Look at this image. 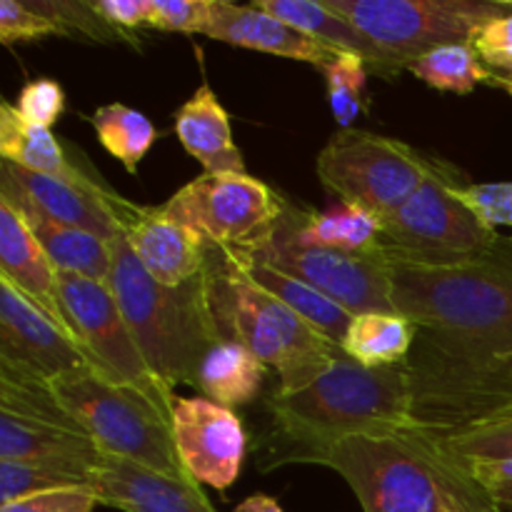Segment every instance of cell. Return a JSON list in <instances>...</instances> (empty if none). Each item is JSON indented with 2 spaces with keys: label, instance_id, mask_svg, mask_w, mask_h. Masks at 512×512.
<instances>
[{
  "label": "cell",
  "instance_id": "ab89813d",
  "mask_svg": "<svg viewBox=\"0 0 512 512\" xmlns=\"http://www.w3.org/2000/svg\"><path fill=\"white\" fill-rule=\"evenodd\" d=\"M98 505L93 488H63L0 505V512H93Z\"/></svg>",
  "mask_w": 512,
  "mask_h": 512
},
{
  "label": "cell",
  "instance_id": "4fadbf2b",
  "mask_svg": "<svg viewBox=\"0 0 512 512\" xmlns=\"http://www.w3.org/2000/svg\"><path fill=\"white\" fill-rule=\"evenodd\" d=\"M58 283L65 313L93 368L115 383L148 395L168 415L173 413L178 395L165 388L158 375L150 370L108 285L83 278V275L60 273V270Z\"/></svg>",
  "mask_w": 512,
  "mask_h": 512
},
{
  "label": "cell",
  "instance_id": "f6af8a7d",
  "mask_svg": "<svg viewBox=\"0 0 512 512\" xmlns=\"http://www.w3.org/2000/svg\"><path fill=\"white\" fill-rule=\"evenodd\" d=\"M488 68L493 70V75H498V78L512 80V63H508V65H488Z\"/></svg>",
  "mask_w": 512,
  "mask_h": 512
},
{
  "label": "cell",
  "instance_id": "7a4b0ae2",
  "mask_svg": "<svg viewBox=\"0 0 512 512\" xmlns=\"http://www.w3.org/2000/svg\"><path fill=\"white\" fill-rule=\"evenodd\" d=\"M390 285L395 310L418 330L478 353L512 355L510 238L483 258L458 265L390 258Z\"/></svg>",
  "mask_w": 512,
  "mask_h": 512
},
{
  "label": "cell",
  "instance_id": "5b68a950",
  "mask_svg": "<svg viewBox=\"0 0 512 512\" xmlns=\"http://www.w3.org/2000/svg\"><path fill=\"white\" fill-rule=\"evenodd\" d=\"M205 290L220 338L245 345L273 368L280 393H295L318 380L340 355L338 345L258 288L230 255L215 248H208Z\"/></svg>",
  "mask_w": 512,
  "mask_h": 512
},
{
  "label": "cell",
  "instance_id": "8992f818",
  "mask_svg": "<svg viewBox=\"0 0 512 512\" xmlns=\"http://www.w3.org/2000/svg\"><path fill=\"white\" fill-rule=\"evenodd\" d=\"M413 433L450 438L512 410V355L463 348L418 330L408 358Z\"/></svg>",
  "mask_w": 512,
  "mask_h": 512
},
{
  "label": "cell",
  "instance_id": "7402d4cb",
  "mask_svg": "<svg viewBox=\"0 0 512 512\" xmlns=\"http://www.w3.org/2000/svg\"><path fill=\"white\" fill-rule=\"evenodd\" d=\"M255 5L338 53L358 55L365 60L368 70L383 75V78L393 80L405 70V65L390 58L358 25L350 23L345 15L330 10L323 0H258Z\"/></svg>",
  "mask_w": 512,
  "mask_h": 512
},
{
  "label": "cell",
  "instance_id": "30bf717a",
  "mask_svg": "<svg viewBox=\"0 0 512 512\" xmlns=\"http://www.w3.org/2000/svg\"><path fill=\"white\" fill-rule=\"evenodd\" d=\"M435 158L403 140L368 130H338L318 155V178L340 203L380 220L400 208L433 173Z\"/></svg>",
  "mask_w": 512,
  "mask_h": 512
},
{
  "label": "cell",
  "instance_id": "f1b7e54d",
  "mask_svg": "<svg viewBox=\"0 0 512 512\" xmlns=\"http://www.w3.org/2000/svg\"><path fill=\"white\" fill-rule=\"evenodd\" d=\"M415 338H418V328L405 315L365 313L355 315L340 350L348 358L358 360L360 365L388 368V365L408 363Z\"/></svg>",
  "mask_w": 512,
  "mask_h": 512
},
{
  "label": "cell",
  "instance_id": "603a6c76",
  "mask_svg": "<svg viewBox=\"0 0 512 512\" xmlns=\"http://www.w3.org/2000/svg\"><path fill=\"white\" fill-rule=\"evenodd\" d=\"M175 135L203 165V173H248L243 153L233 140L228 110L208 83L200 85L175 113Z\"/></svg>",
  "mask_w": 512,
  "mask_h": 512
},
{
  "label": "cell",
  "instance_id": "277c9868",
  "mask_svg": "<svg viewBox=\"0 0 512 512\" xmlns=\"http://www.w3.org/2000/svg\"><path fill=\"white\" fill-rule=\"evenodd\" d=\"M110 288L118 308L138 340L150 370L165 388L193 385L208 350L220 343L203 278L180 288H165L150 278L123 235L110 240Z\"/></svg>",
  "mask_w": 512,
  "mask_h": 512
},
{
  "label": "cell",
  "instance_id": "9c48e42d",
  "mask_svg": "<svg viewBox=\"0 0 512 512\" xmlns=\"http://www.w3.org/2000/svg\"><path fill=\"white\" fill-rule=\"evenodd\" d=\"M288 200L248 173H200L165 200L163 210L208 248L253 255L273 240Z\"/></svg>",
  "mask_w": 512,
  "mask_h": 512
},
{
  "label": "cell",
  "instance_id": "f546056e",
  "mask_svg": "<svg viewBox=\"0 0 512 512\" xmlns=\"http://www.w3.org/2000/svg\"><path fill=\"white\" fill-rule=\"evenodd\" d=\"M90 125H93L100 145L115 160H120L130 175L138 173L140 163L158 138V130L150 123L148 115L138 113L123 103L100 105L90 115Z\"/></svg>",
  "mask_w": 512,
  "mask_h": 512
},
{
  "label": "cell",
  "instance_id": "cb8c5ba5",
  "mask_svg": "<svg viewBox=\"0 0 512 512\" xmlns=\"http://www.w3.org/2000/svg\"><path fill=\"white\" fill-rule=\"evenodd\" d=\"M283 228L303 245L333 248L343 253H370L380 248L383 220L358 205L340 203L328 213H313L288 200Z\"/></svg>",
  "mask_w": 512,
  "mask_h": 512
},
{
  "label": "cell",
  "instance_id": "52a82bcc",
  "mask_svg": "<svg viewBox=\"0 0 512 512\" xmlns=\"http://www.w3.org/2000/svg\"><path fill=\"white\" fill-rule=\"evenodd\" d=\"M50 390L73 423L108 458L165 475H188L175 453L170 415L140 390L83 365L50 380Z\"/></svg>",
  "mask_w": 512,
  "mask_h": 512
},
{
  "label": "cell",
  "instance_id": "484cf974",
  "mask_svg": "<svg viewBox=\"0 0 512 512\" xmlns=\"http://www.w3.org/2000/svg\"><path fill=\"white\" fill-rule=\"evenodd\" d=\"M0 158L30 173L70 180V183L90 180L83 170L70 163L63 145L48 128L28 123L8 100L0 103Z\"/></svg>",
  "mask_w": 512,
  "mask_h": 512
},
{
  "label": "cell",
  "instance_id": "8fae6325",
  "mask_svg": "<svg viewBox=\"0 0 512 512\" xmlns=\"http://www.w3.org/2000/svg\"><path fill=\"white\" fill-rule=\"evenodd\" d=\"M358 25L400 65L453 43H473L490 20L510 13L512 0H323Z\"/></svg>",
  "mask_w": 512,
  "mask_h": 512
},
{
  "label": "cell",
  "instance_id": "74e56055",
  "mask_svg": "<svg viewBox=\"0 0 512 512\" xmlns=\"http://www.w3.org/2000/svg\"><path fill=\"white\" fill-rule=\"evenodd\" d=\"M13 105L28 123L50 130L65 110V90L55 80L38 78L20 90Z\"/></svg>",
  "mask_w": 512,
  "mask_h": 512
},
{
  "label": "cell",
  "instance_id": "6da1fadb",
  "mask_svg": "<svg viewBox=\"0 0 512 512\" xmlns=\"http://www.w3.org/2000/svg\"><path fill=\"white\" fill-rule=\"evenodd\" d=\"M275 460L310 463L318 450L358 435L413 433L408 363L368 368L340 350L328 370L295 393L275 390Z\"/></svg>",
  "mask_w": 512,
  "mask_h": 512
},
{
  "label": "cell",
  "instance_id": "2e32d148",
  "mask_svg": "<svg viewBox=\"0 0 512 512\" xmlns=\"http://www.w3.org/2000/svg\"><path fill=\"white\" fill-rule=\"evenodd\" d=\"M103 203L150 278L165 288H180L203 278L208 268V245L193 230L170 218L163 205L143 208L108 188L103 190Z\"/></svg>",
  "mask_w": 512,
  "mask_h": 512
},
{
  "label": "cell",
  "instance_id": "44dd1931",
  "mask_svg": "<svg viewBox=\"0 0 512 512\" xmlns=\"http://www.w3.org/2000/svg\"><path fill=\"white\" fill-rule=\"evenodd\" d=\"M205 38L220 40V43L235 45V48L260 50V53L300 60V63L315 65L318 70L340 55L338 50L300 33L293 25L273 18L255 3L235 5L228 0H215L213 18L205 28Z\"/></svg>",
  "mask_w": 512,
  "mask_h": 512
},
{
  "label": "cell",
  "instance_id": "5bb4252c",
  "mask_svg": "<svg viewBox=\"0 0 512 512\" xmlns=\"http://www.w3.org/2000/svg\"><path fill=\"white\" fill-rule=\"evenodd\" d=\"M270 268L313 285L350 315L398 313L390 285V258L380 245L370 253H343L295 240L280 223L265 248L253 253Z\"/></svg>",
  "mask_w": 512,
  "mask_h": 512
},
{
  "label": "cell",
  "instance_id": "836d02e7",
  "mask_svg": "<svg viewBox=\"0 0 512 512\" xmlns=\"http://www.w3.org/2000/svg\"><path fill=\"white\" fill-rule=\"evenodd\" d=\"M63 488H93V478L53 465L0 460V505Z\"/></svg>",
  "mask_w": 512,
  "mask_h": 512
},
{
  "label": "cell",
  "instance_id": "f35d334b",
  "mask_svg": "<svg viewBox=\"0 0 512 512\" xmlns=\"http://www.w3.org/2000/svg\"><path fill=\"white\" fill-rule=\"evenodd\" d=\"M463 198L488 228L512 230V180H500V183H468L463 188Z\"/></svg>",
  "mask_w": 512,
  "mask_h": 512
},
{
  "label": "cell",
  "instance_id": "7c38bea8",
  "mask_svg": "<svg viewBox=\"0 0 512 512\" xmlns=\"http://www.w3.org/2000/svg\"><path fill=\"white\" fill-rule=\"evenodd\" d=\"M0 460L53 465L93 478L103 453L65 413L48 380L0 363Z\"/></svg>",
  "mask_w": 512,
  "mask_h": 512
},
{
  "label": "cell",
  "instance_id": "ee69618b",
  "mask_svg": "<svg viewBox=\"0 0 512 512\" xmlns=\"http://www.w3.org/2000/svg\"><path fill=\"white\" fill-rule=\"evenodd\" d=\"M233 512H285L278 505V500L270 498V495H250L248 500L238 505Z\"/></svg>",
  "mask_w": 512,
  "mask_h": 512
},
{
  "label": "cell",
  "instance_id": "7dc6e473",
  "mask_svg": "<svg viewBox=\"0 0 512 512\" xmlns=\"http://www.w3.org/2000/svg\"><path fill=\"white\" fill-rule=\"evenodd\" d=\"M475 512H505V510H503V508H498V505H495L493 500H485V503L480 505V508L475 510Z\"/></svg>",
  "mask_w": 512,
  "mask_h": 512
},
{
  "label": "cell",
  "instance_id": "b9f144b4",
  "mask_svg": "<svg viewBox=\"0 0 512 512\" xmlns=\"http://www.w3.org/2000/svg\"><path fill=\"white\" fill-rule=\"evenodd\" d=\"M475 50L485 65H508L512 63V10L500 15V18L490 20L483 28L475 33L473 38Z\"/></svg>",
  "mask_w": 512,
  "mask_h": 512
},
{
  "label": "cell",
  "instance_id": "e575fe53",
  "mask_svg": "<svg viewBox=\"0 0 512 512\" xmlns=\"http://www.w3.org/2000/svg\"><path fill=\"white\" fill-rule=\"evenodd\" d=\"M38 13L53 20L63 35L83 33L85 38L98 40V43H113V40H123L118 30L110 28L98 10L93 8V0L88 3H68V0H28Z\"/></svg>",
  "mask_w": 512,
  "mask_h": 512
},
{
  "label": "cell",
  "instance_id": "83f0119b",
  "mask_svg": "<svg viewBox=\"0 0 512 512\" xmlns=\"http://www.w3.org/2000/svg\"><path fill=\"white\" fill-rule=\"evenodd\" d=\"M10 203V200H8ZM13 205V203H10ZM28 223L30 233L45 250L50 263L60 270V273L83 275V278L98 280L105 283L110 275V240L98 238L85 230L70 228V225L55 223V220L45 218V215L35 213V210L25 208V205H13Z\"/></svg>",
  "mask_w": 512,
  "mask_h": 512
},
{
  "label": "cell",
  "instance_id": "ffe728a7",
  "mask_svg": "<svg viewBox=\"0 0 512 512\" xmlns=\"http://www.w3.org/2000/svg\"><path fill=\"white\" fill-rule=\"evenodd\" d=\"M0 278L8 280L30 303L50 315L80 345L60 298L58 268L50 263L45 250L30 233L23 215L5 198H0Z\"/></svg>",
  "mask_w": 512,
  "mask_h": 512
},
{
  "label": "cell",
  "instance_id": "9a60e30c",
  "mask_svg": "<svg viewBox=\"0 0 512 512\" xmlns=\"http://www.w3.org/2000/svg\"><path fill=\"white\" fill-rule=\"evenodd\" d=\"M175 453L200 485L228 490L243 470L248 435L238 415L203 398H175L170 413Z\"/></svg>",
  "mask_w": 512,
  "mask_h": 512
},
{
  "label": "cell",
  "instance_id": "ac0fdd59",
  "mask_svg": "<svg viewBox=\"0 0 512 512\" xmlns=\"http://www.w3.org/2000/svg\"><path fill=\"white\" fill-rule=\"evenodd\" d=\"M105 185L98 180L70 183L50 175L30 173L13 163H0V198L13 205H25L55 223L85 230L103 240L120 235L113 215L103 203Z\"/></svg>",
  "mask_w": 512,
  "mask_h": 512
},
{
  "label": "cell",
  "instance_id": "d6a6232c",
  "mask_svg": "<svg viewBox=\"0 0 512 512\" xmlns=\"http://www.w3.org/2000/svg\"><path fill=\"white\" fill-rule=\"evenodd\" d=\"M328 83L330 110L340 130L353 128L355 120L368 110V65L353 53H340L320 68Z\"/></svg>",
  "mask_w": 512,
  "mask_h": 512
},
{
  "label": "cell",
  "instance_id": "d4e9b609",
  "mask_svg": "<svg viewBox=\"0 0 512 512\" xmlns=\"http://www.w3.org/2000/svg\"><path fill=\"white\" fill-rule=\"evenodd\" d=\"M230 258H233V255H230ZM233 260L258 288H263L265 293H270L273 298H278L280 303L288 305L295 315H300L310 328L318 330V333L323 335V338H328L330 343L338 345V348L343 345L355 315H350L348 310L340 308L338 303H333L328 295L315 290L313 285L303 283V280L293 278V275L280 273V270L270 268L263 260L253 258V255H240V258Z\"/></svg>",
  "mask_w": 512,
  "mask_h": 512
},
{
  "label": "cell",
  "instance_id": "d590c367",
  "mask_svg": "<svg viewBox=\"0 0 512 512\" xmlns=\"http://www.w3.org/2000/svg\"><path fill=\"white\" fill-rule=\"evenodd\" d=\"M215 0H150L148 28L205 35Z\"/></svg>",
  "mask_w": 512,
  "mask_h": 512
},
{
  "label": "cell",
  "instance_id": "bcb514c9",
  "mask_svg": "<svg viewBox=\"0 0 512 512\" xmlns=\"http://www.w3.org/2000/svg\"><path fill=\"white\" fill-rule=\"evenodd\" d=\"M490 85H493V88L505 90V93L512 98V80H505V78H498V75H493V78H490Z\"/></svg>",
  "mask_w": 512,
  "mask_h": 512
},
{
  "label": "cell",
  "instance_id": "3957f363",
  "mask_svg": "<svg viewBox=\"0 0 512 512\" xmlns=\"http://www.w3.org/2000/svg\"><path fill=\"white\" fill-rule=\"evenodd\" d=\"M310 463L335 470L365 512H475L490 500L420 433L345 438Z\"/></svg>",
  "mask_w": 512,
  "mask_h": 512
},
{
  "label": "cell",
  "instance_id": "4dcf8cb0",
  "mask_svg": "<svg viewBox=\"0 0 512 512\" xmlns=\"http://www.w3.org/2000/svg\"><path fill=\"white\" fill-rule=\"evenodd\" d=\"M410 73L435 90L468 95L478 85H490L493 70L470 43H453L420 55L408 65Z\"/></svg>",
  "mask_w": 512,
  "mask_h": 512
},
{
  "label": "cell",
  "instance_id": "d6986e66",
  "mask_svg": "<svg viewBox=\"0 0 512 512\" xmlns=\"http://www.w3.org/2000/svg\"><path fill=\"white\" fill-rule=\"evenodd\" d=\"M100 505L120 512H218L190 475H165L103 455L93 473Z\"/></svg>",
  "mask_w": 512,
  "mask_h": 512
},
{
  "label": "cell",
  "instance_id": "8d00e7d4",
  "mask_svg": "<svg viewBox=\"0 0 512 512\" xmlns=\"http://www.w3.org/2000/svg\"><path fill=\"white\" fill-rule=\"evenodd\" d=\"M43 35H63V30L33 8L28 0H0V40L13 45L18 40H35Z\"/></svg>",
  "mask_w": 512,
  "mask_h": 512
},
{
  "label": "cell",
  "instance_id": "4316f807",
  "mask_svg": "<svg viewBox=\"0 0 512 512\" xmlns=\"http://www.w3.org/2000/svg\"><path fill=\"white\" fill-rule=\"evenodd\" d=\"M268 378V365L235 340H220L203 358L195 388L203 398L225 408L248 405L258 398L260 388Z\"/></svg>",
  "mask_w": 512,
  "mask_h": 512
},
{
  "label": "cell",
  "instance_id": "7bdbcfd3",
  "mask_svg": "<svg viewBox=\"0 0 512 512\" xmlns=\"http://www.w3.org/2000/svg\"><path fill=\"white\" fill-rule=\"evenodd\" d=\"M465 473L483 488V493L498 508L512 512V460L470 465V468H465Z\"/></svg>",
  "mask_w": 512,
  "mask_h": 512
},
{
  "label": "cell",
  "instance_id": "60d3db41",
  "mask_svg": "<svg viewBox=\"0 0 512 512\" xmlns=\"http://www.w3.org/2000/svg\"><path fill=\"white\" fill-rule=\"evenodd\" d=\"M100 18L123 35L125 43H133L135 30L148 28L150 0H93Z\"/></svg>",
  "mask_w": 512,
  "mask_h": 512
},
{
  "label": "cell",
  "instance_id": "e0dca14e",
  "mask_svg": "<svg viewBox=\"0 0 512 512\" xmlns=\"http://www.w3.org/2000/svg\"><path fill=\"white\" fill-rule=\"evenodd\" d=\"M0 363L43 380L93 365L85 350L8 280L0 278Z\"/></svg>",
  "mask_w": 512,
  "mask_h": 512
},
{
  "label": "cell",
  "instance_id": "1f68e13d",
  "mask_svg": "<svg viewBox=\"0 0 512 512\" xmlns=\"http://www.w3.org/2000/svg\"><path fill=\"white\" fill-rule=\"evenodd\" d=\"M430 443L445 460H450L460 470L478 463L512 460V410L488 420V423H480L475 428L463 430V433L450 435V438L430 440Z\"/></svg>",
  "mask_w": 512,
  "mask_h": 512
},
{
  "label": "cell",
  "instance_id": "ba28073f",
  "mask_svg": "<svg viewBox=\"0 0 512 512\" xmlns=\"http://www.w3.org/2000/svg\"><path fill=\"white\" fill-rule=\"evenodd\" d=\"M465 175L448 160L435 158L423 185L383 218L380 245L395 260L423 265H458L483 258L503 238L465 203Z\"/></svg>",
  "mask_w": 512,
  "mask_h": 512
}]
</instances>
